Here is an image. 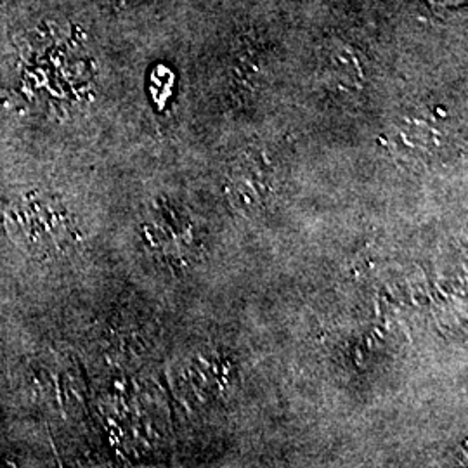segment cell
<instances>
[{
	"mask_svg": "<svg viewBox=\"0 0 468 468\" xmlns=\"http://www.w3.org/2000/svg\"><path fill=\"white\" fill-rule=\"evenodd\" d=\"M321 69L344 87H361L367 82V58L354 44L344 38H328L321 49Z\"/></svg>",
	"mask_w": 468,
	"mask_h": 468,
	"instance_id": "3957f363",
	"label": "cell"
},
{
	"mask_svg": "<svg viewBox=\"0 0 468 468\" xmlns=\"http://www.w3.org/2000/svg\"><path fill=\"white\" fill-rule=\"evenodd\" d=\"M9 231L17 243L34 253L42 234L40 255L65 251L73 243V226L67 212L46 198H30L9 210Z\"/></svg>",
	"mask_w": 468,
	"mask_h": 468,
	"instance_id": "6da1fadb",
	"label": "cell"
},
{
	"mask_svg": "<svg viewBox=\"0 0 468 468\" xmlns=\"http://www.w3.org/2000/svg\"><path fill=\"white\" fill-rule=\"evenodd\" d=\"M117 7L120 9H127V7H134V5H139V4H143V2H146V0H112Z\"/></svg>",
	"mask_w": 468,
	"mask_h": 468,
	"instance_id": "277c9868",
	"label": "cell"
},
{
	"mask_svg": "<svg viewBox=\"0 0 468 468\" xmlns=\"http://www.w3.org/2000/svg\"><path fill=\"white\" fill-rule=\"evenodd\" d=\"M274 186L272 172L268 160L257 154H245L234 165L229 176V195L238 207H261L266 205Z\"/></svg>",
	"mask_w": 468,
	"mask_h": 468,
	"instance_id": "7a4b0ae2",
	"label": "cell"
}]
</instances>
